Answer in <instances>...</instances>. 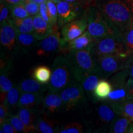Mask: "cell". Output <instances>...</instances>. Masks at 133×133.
<instances>
[{
	"instance_id": "cell-1",
	"label": "cell",
	"mask_w": 133,
	"mask_h": 133,
	"mask_svg": "<svg viewBox=\"0 0 133 133\" xmlns=\"http://www.w3.org/2000/svg\"><path fill=\"white\" fill-rule=\"evenodd\" d=\"M96 6L121 33L132 24V11L123 0H99Z\"/></svg>"
},
{
	"instance_id": "cell-2",
	"label": "cell",
	"mask_w": 133,
	"mask_h": 133,
	"mask_svg": "<svg viewBox=\"0 0 133 133\" xmlns=\"http://www.w3.org/2000/svg\"><path fill=\"white\" fill-rule=\"evenodd\" d=\"M51 76L48 83V92H61L76 81L69 60L64 54L55 58L52 64Z\"/></svg>"
},
{
	"instance_id": "cell-3",
	"label": "cell",
	"mask_w": 133,
	"mask_h": 133,
	"mask_svg": "<svg viewBox=\"0 0 133 133\" xmlns=\"http://www.w3.org/2000/svg\"><path fill=\"white\" fill-rule=\"evenodd\" d=\"M87 30L95 39L107 36H119L122 35L108 21L96 6H89L86 12Z\"/></svg>"
},
{
	"instance_id": "cell-4",
	"label": "cell",
	"mask_w": 133,
	"mask_h": 133,
	"mask_svg": "<svg viewBox=\"0 0 133 133\" xmlns=\"http://www.w3.org/2000/svg\"><path fill=\"white\" fill-rule=\"evenodd\" d=\"M64 54L69 60L77 82L81 83L95 71L92 48L79 51H69L64 52Z\"/></svg>"
},
{
	"instance_id": "cell-5",
	"label": "cell",
	"mask_w": 133,
	"mask_h": 133,
	"mask_svg": "<svg viewBox=\"0 0 133 133\" xmlns=\"http://www.w3.org/2000/svg\"><path fill=\"white\" fill-rule=\"evenodd\" d=\"M130 56V55L127 54L93 56L95 71L101 79H107L118 71L123 70Z\"/></svg>"
},
{
	"instance_id": "cell-6",
	"label": "cell",
	"mask_w": 133,
	"mask_h": 133,
	"mask_svg": "<svg viewBox=\"0 0 133 133\" xmlns=\"http://www.w3.org/2000/svg\"><path fill=\"white\" fill-rule=\"evenodd\" d=\"M64 111H72L87 104L86 94L81 83L75 81L60 92Z\"/></svg>"
},
{
	"instance_id": "cell-7",
	"label": "cell",
	"mask_w": 133,
	"mask_h": 133,
	"mask_svg": "<svg viewBox=\"0 0 133 133\" xmlns=\"http://www.w3.org/2000/svg\"><path fill=\"white\" fill-rule=\"evenodd\" d=\"M92 54L93 56L115 54H129L122 38L119 36H107L96 39L92 48Z\"/></svg>"
},
{
	"instance_id": "cell-8",
	"label": "cell",
	"mask_w": 133,
	"mask_h": 133,
	"mask_svg": "<svg viewBox=\"0 0 133 133\" xmlns=\"http://www.w3.org/2000/svg\"><path fill=\"white\" fill-rule=\"evenodd\" d=\"M129 77V75L125 69L113 75L109 80L112 86V91L105 101L113 104L128 100L127 82Z\"/></svg>"
},
{
	"instance_id": "cell-9",
	"label": "cell",
	"mask_w": 133,
	"mask_h": 133,
	"mask_svg": "<svg viewBox=\"0 0 133 133\" xmlns=\"http://www.w3.org/2000/svg\"><path fill=\"white\" fill-rule=\"evenodd\" d=\"M91 123L96 129H105L110 128L118 115L112 105L106 101H103L101 104L95 108L92 112Z\"/></svg>"
},
{
	"instance_id": "cell-10",
	"label": "cell",
	"mask_w": 133,
	"mask_h": 133,
	"mask_svg": "<svg viewBox=\"0 0 133 133\" xmlns=\"http://www.w3.org/2000/svg\"><path fill=\"white\" fill-rule=\"evenodd\" d=\"M61 35V33L54 29V31L49 36L41 40L37 46L36 54L38 56L43 57L60 51L64 52L67 43L64 41Z\"/></svg>"
},
{
	"instance_id": "cell-11",
	"label": "cell",
	"mask_w": 133,
	"mask_h": 133,
	"mask_svg": "<svg viewBox=\"0 0 133 133\" xmlns=\"http://www.w3.org/2000/svg\"><path fill=\"white\" fill-rule=\"evenodd\" d=\"M58 11L57 25L59 27H62L65 24L75 19L79 18L83 6L74 5L62 0L57 3Z\"/></svg>"
},
{
	"instance_id": "cell-12",
	"label": "cell",
	"mask_w": 133,
	"mask_h": 133,
	"mask_svg": "<svg viewBox=\"0 0 133 133\" xmlns=\"http://www.w3.org/2000/svg\"><path fill=\"white\" fill-rule=\"evenodd\" d=\"M87 28L88 19L86 15L85 17L78 18L65 24L61 27V33L64 41L68 43L82 35L87 30Z\"/></svg>"
},
{
	"instance_id": "cell-13",
	"label": "cell",
	"mask_w": 133,
	"mask_h": 133,
	"mask_svg": "<svg viewBox=\"0 0 133 133\" xmlns=\"http://www.w3.org/2000/svg\"><path fill=\"white\" fill-rule=\"evenodd\" d=\"M41 113L48 116L64 111V105L59 92H48L41 104Z\"/></svg>"
},
{
	"instance_id": "cell-14",
	"label": "cell",
	"mask_w": 133,
	"mask_h": 133,
	"mask_svg": "<svg viewBox=\"0 0 133 133\" xmlns=\"http://www.w3.org/2000/svg\"><path fill=\"white\" fill-rule=\"evenodd\" d=\"M0 24V42L1 47L8 51H12L17 49L16 30L8 21H4Z\"/></svg>"
},
{
	"instance_id": "cell-15",
	"label": "cell",
	"mask_w": 133,
	"mask_h": 133,
	"mask_svg": "<svg viewBox=\"0 0 133 133\" xmlns=\"http://www.w3.org/2000/svg\"><path fill=\"white\" fill-rule=\"evenodd\" d=\"M1 74H0V100L3 104L9 91L13 86L9 77V70L11 67V62L1 61Z\"/></svg>"
},
{
	"instance_id": "cell-16",
	"label": "cell",
	"mask_w": 133,
	"mask_h": 133,
	"mask_svg": "<svg viewBox=\"0 0 133 133\" xmlns=\"http://www.w3.org/2000/svg\"><path fill=\"white\" fill-rule=\"evenodd\" d=\"M95 40L89 31L86 30L78 37L69 41L64 53L69 51H79L92 48Z\"/></svg>"
},
{
	"instance_id": "cell-17",
	"label": "cell",
	"mask_w": 133,
	"mask_h": 133,
	"mask_svg": "<svg viewBox=\"0 0 133 133\" xmlns=\"http://www.w3.org/2000/svg\"><path fill=\"white\" fill-rule=\"evenodd\" d=\"M33 35L38 41H41L48 37L54 31L53 27L41 17L39 14L33 17Z\"/></svg>"
},
{
	"instance_id": "cell-18",
	"label": "cell",
	"mask_w": 133,
	"mask_h": 133,
	"mask_svg": "<svg viewBox=\"0 0 133 133\" xmlns=\"http://www.w3.org/2000/svg\"><path fill=\"white\" fill-rule=\"evenodd\" d=\"M44 99V93L23 92L20 97L18 108H31L37 109Z\"/></svg>"
},
{
	"instance_id": "cell-19",
	"label": "cell",
	"mask_w": 133,
	"mask_h": 133,
	"mask_svg": "<svg viewBox=\"0 0 133 133\" xmlns=\"http://www.w3.org/2000/svg\"><path fill=\"white\" fill-rule=\"evenodd\" d=\"M49 117L40 112L35 124V131L41 133L59 132V126Z\"/></svg>"
},
{
	"instance_id": "cell-20",
	"label": "cell",
	"mask_w": 133,
	"mask_h": 133,
	"mask_svg": "<svg viewBox=\"0 0 133 133\" xmlns=\"http://www.w3.org/2000/svg\"><path fill=\"white\" fill-rule=\"evenodd\" d=\"M7 21L17 33H33V19L32 16L19 19L10 16Z\"/></svg>"
},
{
	"instance_id": "cell-21",
	"label": "cell",
	"mask_w": 133,
	"mask_h": 133,
	"mask_svg": "<svg viewBox=\"0 0 133 133\" xmlns=\"http://www.w3.org/2000/svg\"><path fill=\"white\" fill-rule=\"evenodd\" d=\"M39 114L37 109L31 108H19L17 112L18 116L31 132L35 131V124Z\"/></svg>"
},
{
	"instance_id": "cell-22",
	"label": "cell",
	"mask_w": 133,
	"mask_h": 133,
	"mask_svg": "<svg viewBox=\"0 0 133 133\" xmlns=\"http://www.w3.org/2000/svg\"><path fill=\"white\" fill-rule=\"evenodd\" d=\"M16 38L17 48L25 54L34 47L38 41L33 33H17Z\"/></svg>"
},
{
	"instance_id": "cell-23",
	"label": "cell",
	"mask_w": 133,
	"mask_h": 133,
	"mask_svg": "<svg viewBox=\"0 0 133 133\" xmlns=\"http://www.w3.org/2000/svg\"><path fill=\"white\" fill-rule=\"evenodd\" d=\"M21 92H44L48 89V84H43L38 82L34 78L25 79L22 81L19 84Z\"/></svg>"
},
{
	"instance_id": "cell-24",
	"label": "cell",
	"mask_w": 133,
	"mask_h": 133,
	"mask_svg": "<svg viewBox=\"0 0 133 133\" xmlns=\"http://www.w3.org/2000/svg\"><path fill=\"white\" fill-rule=\"evenodd\" d=\"M112 86L110 81L106 79H101L95 88L94 92V103L101 101H105L109 97V95L112 91Z\"/></svg>"
},
{
	"instance_id": "cell-25",
	"label": "cell",
	"mask_w": 133,
	"mask_h": 133,
	"mask_svg": "<svg viewBox=\"0 0 133 133\" xmlns=\"http://www.w3.org/2000/svg\"><path fill=\"white\" fill-rule=\"evenodd\" d=\"M101 79L99 75L94 71L92 74L89 75L81 83L86 96L92 102H94V90Z\"/></svg>"
},
{
	"instance_id": "cell-26",
	"label": "cell",
	"mask_w": 133,
	"mask_h": 133,
	"mask_svg": "<svg viewBox=\"0 0 133 133\" xmlns=\"http://www.w3.org/2000/svg\"><path fill=\"white\" fill-rule=\"evenodd\" d=\"M110 104L118 115L126 116L133 120V99H128L123 102Z\"/></svg>"
},
{
	"instance_id": "cell-27",
	"label": "cell",
	"mask_w": 133,
	"mask_h": 133,
	"mask_svg": "<svg viewBox=\"0 0 133 133\" xmlns=\"http://www.w3.org/2000/svg\"><path fill=\"white\" fill-rule=\"evenodd\" d=\"M132 120L128 117L118 115L109 128V132L112 133L128 132Z\"/></svg>"
},
{
	"instance_id": "cell-28",
	"label": "cell",
	"mask_w": 133,
	"mask_h": 133,
	"mask_svg": "<svg viewBox=\"0 0 133 133\" xmlns=\"http://www.w3.org/2000/svg\"><path fill=\"white\" fill-rule=\"evenodd\" d=\"M51 70L45 65H39L33 69L32 71L33 78L43 84H48L51 76Z\"/></svg>"
},
{
	"instance_id": "cell-29",
	"label": "cell",
	"mask_w": 133,
	"mask_h": 133,
	"mask_svg": "<svg viewBox=\"0 0 133 133\" xmlns=\"http://www.w3.org/2000/svg\"><path fill=\"white\" fill-rule=\"evenodd\" d=\"M21 94L22 92L19 86L12 87V89L8 92L3 104L7 105L11 110L16 109L17 107H18V104Z\"/></svg>"
},
{
	"instance_id": "cell-30",
	"label": "cell",
	"mask_w": 133,
	"mask_h": 133,
	"mask_svg": "<svg viewBox=\"0 0 133 133\" xmlns=\"http://www.w3.org/2000/svg\"><path fill=\"white\" fill-rule=\"evenodd\" d=\"M122 39L128 54L133 55V23L122 33Z\"/></svg>"
},
{
	"instance_id": "cell-31",
	"label": "cell",
	"mask_w": 133,
	"mask_h": 133,
	"mask_svg": "<svg viewBox=\"0 0 133 133\" xmlns=\"http://www.w3.org/2000/svg\"><path fill=\"white\" fill-rule=\"evenodd\" d=\"M8 120L12 125L14 126V128L16 129V131L18 132H30L31 131L25 126L23 121L21 120L20 117L18 116V115H11L8 118Z\"/></svg>"
},
{
	"instance_id": "cell-32",
	"label": "cell",
	"mask_w": 133,
	"mask_h": 133,
	"mask_svg": "<svg viewBox=\"0 0 133 133\" xmlns=\"http://www.w3.org/2000/svg\"><path fill=\"white\" fill-rule=\"evenodd\" d=\"M83 126L80 123L71 122L62 126L59 129L61 133H81L83 131Z\"/></svg>"
},
{
	"instance_id": "cell-33",
	"label": "cell",
	"mask_w": 133,
	"mask_h": 133,
	"mask_svg": "<svg viewBox=\"0 0 133 133\" xmlns=\"http://www.w3.org/2000/svg\"><path fill=\"white\" fill-rule=\"evenodd\" d=\"M10 8H11V15L10 16L13 17L24 19V18L30 16L26 11L23 3L15 5L12 7H10Z\"/></svg>"
},
{
	"instance_id": "cell-34",
	"label": "cell",
	"mask_w": 133,
	"mask_h": 133,
	"mask_svg": "<svg viewBox=\"0 0 133 133\" xmlns=\"http://www.w3.org/2000/svg\"><path fill=\"white\" fill-rule=\"evenodd\" d=\"M48 10L49 12L50 17H51L52 25L53 27L57 24L58 21V11L57 4L54 3L52 0H47L46 1Z\"/></svg>"
},
{
	"instance_id": "cell-35",
	"label": "cell",
	"mask_w": 133,
	"mask_h": 133,
	"mask_svg": "<svg viewBox=\"0 0 133 133\" xmlns=\"http://www.w3.org/2000/svg\"><path fill=\"white\" fill-rule=\"evenodd\" d=\"M22 3L30 16L33 17L39 14V4L31 0H24Z\"/></svg>"
},
{
	"instance_id": "cell-36",
	"label": "cell",
	"mask_w": 133,
	"mask_h": 133,
	"mask_svg": "<svg viewBox=\"0 0 133 133\" xmlns=\"http://www.w3.org/2000/svg\"><path fill=\"white\" fill-rule=\"evenodd\" d=\"M11 15V8L3 0L0 1V23L7 21Z\"/></svg>"
},
{
	"instance_id": "cell-37",
	"label": "cell",
	"mask_w": 133,
	"mask_h": 133,
	"mask_svg": "<svg viewBox=\"0 0 133 133\" xmlns=\"http://www.w3.org/2000/svg\"><path fill=\"white\" fill-rule=\"evenodd\" d=\"M39 14L40 15L41 17L43 18V19L45 20L47 22L49 23V24L52 26V22H51V17H50L49 12H48V10L47 4H46V2H44L43 3H41V4H39Z\"/></svg>"
},
{
	"instance_id": "cell-38",
	"label": "cell",
	"mask_w": 133,
	"mask_h": 133,
	"mask_svg": "<svg viewBox=\"0 0 133 133\" xmlns=\"http://www.w3.org/2000/svg\"><path fill=\"white\" fill-rule=\"evenodd\" d=\"M0 132L1 133H17L18 132L14 128L12 124L8 119H6L2 123L0 124Z\"/></svg>"
},
{
	"instance_id": "cell-39",
	"label": "cell",
	"mask_w": 133,
	"mask_h": 133,
	"mask_svg": "<svg viewBox=\"0 0 133 133\" xmlns=\"http://www.w3.org/2000/svg\"><path fill=\"white\" fill-rule=\"evenodd\" d=\"M11 109L4 104L0 105V124L7 119L11 115Z\"/></svg>"
},
{
	"instance_id": "cell-40",
	"label": "cell",
	"mask_w": 133,
	"mask_h": 133,
	"mask_svg": "<svg viewBox=\"0 0 133 133\" xmlns=\"http://www.w3.org/2000/svg\"><path fill=\"white\" fill-rule=\"evenodd\" d=\"M124 69H125V70L127 71L130 77L133 78V55H131L129 57Z\"/></svg>"
},
{
	"instance_id": "cell-41",
	"label": "cell",
	"mask_w": 133,
	"mask_h": 133,
	"mask_svg": "<svg viewBox=\"0 0 133 133\" xmlns=\"http://www.w3.org/2000/svg\"><path fill=\"white\" fill-rule=\"evenodd\" d=\"M128 99H133V78L129 76L127 82Z\"/></svg>"
},
{
	"instance_id": "cell-42",
	"label": "cell",
	"mask_w": 133,
	"mask_h": 133,
	"mask_svg": "<svg viewBox=\"0 0 133 133\" xmlns=\"http://www.w3.org/2000/svg\"><path fill=\"white\" fill-rule=\"evenodd\" d=\"M64 1L70 3V4L83 6V5L86 4L87 1H89V0H64Z\"/></svg>"
},
{
	"instance_id": "cell-43",
	"label": "cell",
	"mask_w": 133,
	"mask_h": 133,
	"mask_svg": "<svg viewBox=\"0 0 133 133\" xmlns=\"http://www.w3.org/2000/svg\"><path fill=\"white\" fill-rule=\"evenodd\" d=\"M3 1L9 7H12L15 5L22 4L24 0H3Z\"/></svg>"
},
{
	"instance_id": "cell-44",
	"label": "cell",
	"mask_w": 133,
	"mask_h": 133,
	"mask_svg": "<svg viewBox=\"0 0 133 133\" xmlns=\"http://www.w3.org/2000/svg\"><path fill=\"white\" fill-rule=\"evenodd\" d=\"M125 1L130 9L132 10L133 9V0H125Z\"/></svg>"
},
{
	"instance_id": "cell-45",
	"label": "cell",
	"mask_w": 133,
	"mask_h": 133,
	"mask_svg": "<svg viewBox=\"0 0 133 133\" xmlns=\"http://www.w3.org/2000/svg\"><path fill=\"white\" fill-rule=\"evenodd\" d=\"M32 1H34V2H35L36 3H37L38 4H40L41 3L46 2L47 0H32Z\"/></svg>"
},
{
	"instance_id": "cell-46",
	"label": "cell",
	"mask_w": 133,
	"mask_h": 133,
	"mask_svg": "<svg viewBox=\"0 0 133 133\" xmlns=\"http://www.w3.org/2000/svg\"><path fill=\"white\" fill-rule=\"evenodd\" d=\"M52 1H54V3H56V4H57V3L60 2V1H62V0H52Z\"/></svg>"
},
{
	"instance_id": "cell-47",
	"label": "cell",
	"mask_w": 133,
	"mask_h": 133,
	"mask_svg": "<svg viewBox=\"0 0 133 133\" xmlns=\"http://www.w3.org/2000/svg\"><path fill=\"white\" fill-rule=\"evenodd\" d=\"M131 11H132V23H133V9L131 10Z\"/></svg>"
},
{
	"instance_id": "cell-48",
	"label": "cell",
	"mask_w": 133,
	"mask_h": 133,
	"mask_svg": "<svg viewBox=\"0 0 133 133\" xmlns=\"http://www.w3.org/2000/svg\"><path fill=\"white\" fill-rule=\"evenodd\" d=\"M31 1H32V0H31Z\"/></svg>"
}]
</instances>
